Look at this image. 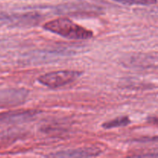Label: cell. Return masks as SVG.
Segmentation results:
<instances>
[{
    "label": "cell",
    "mask_w": 158,
    "mask_h": 158,
    "mask_svg": "<svg viewBox=\"0 0 158 158\" xmlns=\"http://www.w3.org/2000/svg\"><path fill=\"white\" fill-rule=\"evenodd\" d=\"M40 111L35 110H15L0 114V123H18L30 120L39 114Z\"/></svg>",
    "instance_id": "obj_4"
},
{
    "label": "cell",
    "mask_w": 158,
    "mask_h": 158,
    "mask_svg": "<svg viewBox=\"0 0 158 158\" xmlns=\"http://www.w3.org/2000/svg\"><path fill=\"white\" fill-rule=\"evenodd\" d=\"M131 120H130L129 117L127 116H123V117H119L114 120L106 122L102 124V127L104 129H113V128L123 127L128 126L129 124H131Z\"/></svg>",
    "instance_id": "obj_6"
},
{
    "label": "cell",
    "mask_w": 158,
    "mask_h": 158,
    "mask_svg": "<svg viewBox=\"0 0 158 158\" xmlns=\"http://www.w3.org/2000/svg\"><path fill=\"white\" fill-rule=\"evenodd\" d=\"M101 154V151L97 148H80L59 151L56 154L48 155L52 157H97Z\"/></svg>",
    "instance_id": "obj_5"
},
{
    "label": "cell",
    "mask_w": 158,
    "mask_h": 158,
    "mask_svg": "<svg viewBox=\"0 0 158 158\" xmlns=\"http://www.w3.org/2000/svg\"><path fill=\"white\" fill-rule=\"evenodd\" d=\"M28 92L23 89H11L0 91V105L12 106L20 104L27 97Z\"/></svg>",
    "instance_id": "obj_3"
},
{
    "label": "cell",
    "mask_w": 158,
    "mask_h": 158,
    "mask_svg": "<svg viewBox=\"0 0 158 158\" xmlns=\"http://www.w3.org/2000/svg\"><path fill=\"white\" fill-rule=\"evenodd\" d=\"M82 75L81 72L74 70H60L50 72L40 76L38 81L41 84L51 88L56 89L69 83H73Z\"/></svg>",
    "instance_id": "obj_2"
},
{
    "label": "cell",
    "mask_w": 158,
    "mask_h": 158,
    "mask_svg": "<svg viewBox=\"0 0 158 158\" xmlns=\"http://www.w3.org/2000/svg\"><path fill=\"white\" fill-rule=\"evenodd\" d=\"M117 2L127 5H138V6H151L157 3V0H113Z\"/></svg>",
    "instance_id": "obj_7"
},
{
    "label": "cell",
    "mask_w": 158,
    "mask_h": 158,
    "mask_svg": "<svg viewBox=\"0 0 158 158\" xmlns=\"http://www.w3.org/2000/svg\"><path fill=\"white\" fill-rule=\"evenodd\" d=\"M46 30L69 40H84L93 37V32L67 18H58L43 25Z\"/></svg>",
    "instance_id": "obj_1"
}]
</instances>
